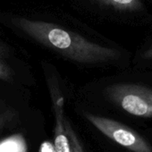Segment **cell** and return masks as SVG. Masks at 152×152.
Segmentation results:
<instances>
[{"mask_svg": "<svg viewBox=\"0 0 152 152\" xmlns=\"http://www.w3.org/2000/svg\"><path fill=\"white\" fill-rule=\"evenodd\" d=\"M107 98L130 115L152 118V88L140 84L117 83L105 90Z\"/></svg>", "mask_w": 152, "mask_h": 152, "instance_id": "obj_4", "label": "cell"}, {"mask_svg": "<svg viewBox=\"0 0 152 152\" xmlns=\"http://www.w3.org/2000/svg\"><path fill=\"white\" fill-rule=\"evenodd\" d=\"M0 25L14 35L80 64L119 59L118 50L103 47L61 25L15 8H0Z\"/></svg>", "mask_w": 152, "mask_h": 152, "instance_id": "obj_1", "label": "cell"}, {"mask_svg": "<svg viewBox=\"0 0 152 152\" xmlns=\"http://www.w3.org/2000/svg\"><path fill=\"white\" fill-rule=\"evenodd\" d=\"M39 152H57L55 144L49 140L43 141L39 147Z\"/></svg>", "mask_w": 152, "mask_h": 152, "instance_id": "obj_10", "label": "cell"}, {"mask_svg": "<svg viewBox=\"0 0 152 152\" xmlns=\"http://www.w3.org/2000/svg\"><path fill=\"white\" fill-rule=\"evenodd\" d=\"M25 87L0 82V138L27 132Z\"/></svg>", "mask_w": 152, "mask_h": 152, "instance_id": "obj_2", "label": "cell"}, {"mask_svg": "<svg viewBox=\"0 0 152 152\" xmlns=\"http://www.w3.org/2000/svg\"><path fill=\"white\" fill-rule=\"evenodd\" d=\"M142 57L144 59H148V60H152V48L148 49L147 51H145L142 55Z\"/></svg>", "mask_w": 152, "mask_h": 152, "instance_id": "obj_11", "label": "cell"}, {"mask_svg": "<svg viewBox=\"0 0 152 152\" xmlns=\"http://www.w3.org/2000/svg\"><path fill=\"white\" fill-rule=\"evenodd\" d=\"M0 25V82L26 87L32 82L29 65L20 48Z\"/></svg>", "mask_w": 152, "mask_h": 152, "instance_id": "obj_3", "label": "cell"}, {"mask_svg": "<svg viewBox=\"0 0 152 152\" xmlns=\"http://www.w3.org/2000/svg\"><path fill=\"white\" fill-rule=\"evenodd\" d=\"M87 120L104 135L133 152H152L150 144L127 125L110 118L85 114Z\"/></svg>", "mask_w": 152, "mask_h": 152, "instance_id": "obj_5", "label": "cell"}, {"mask_svg": "<svg viewBox=\"0 0 152 152\" xmlns=\"http://www.w3.org/2000/svg\"><path fill=\"white\" fill-rule=\"evenodd\" d=\"M100 6L110 7L119 12H136L142 9L140 0H94Z\"/></svg>", "mask_w": 152, "mask_h": 152, "instance_id": "obj_8", "label": "cell"}, {"mask_svg": "<svg viewBox=\"0 0 152 152\" xmlns=\"http://www.w3.org/2000/svg\"><path fill=\"white\" fill-rule=\"evenodd\" d=\"M46 79L48 83V88L52 99L53 108L55 112V135H54V144L57 152H72L70 140L64 125V99L60 91L59 86L54 78V76L46 70Z\"/></svg>", "mask_w": 152, "mask_h": 152, "instance_id": "obj_6", "label": "cell"}, {"mask_svg": "<svg viewBox=\"0 0 152 152\" xmlns=\"http://www.w3.org/2000/svg\"><path fill=\"white\" fill-rule=\"evenodd\" d=\"M64 125H65V129H66V132L70 140L72 152H84L78 136L76 135L72 126L71 125V124L69 123L66 117H64Z\"/></svg>", "mask_w": 152, "mask_h": 152, "instance_id": "obj_9", "label": "cell"}, {"mask_svg": "<svg viewBox=\"0 0 152 152\" xmlns=\"http://www.w3.org/2000/svg\"><path fill=\"white\" fill-rule=\"evenodd\" d=\"M26 132L0 138V152H29Z\"/></svg>", "mask_w": 152, "mask_h": 152, "instance_id": "obj_7", "label": "cell"}]
</instances>
